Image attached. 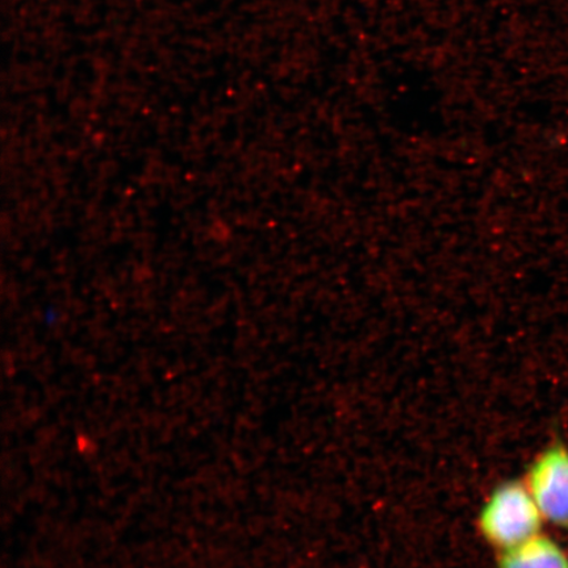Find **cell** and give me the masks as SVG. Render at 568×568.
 I'll use <instances>...</instances> for the list:
<instances>
[{
	"label": "cell",
	"mask_w": 568,
	"mask_h": 568,
	"mask_svg": "<svg viewBox=\"0 0 568 568\" xmlns=\"http://www.w3.org/2000/svg\"><path fill=\"white\" fill-rule=\"evenodd\" d=\"M541 510L520 479L499 483L483 501L477 528L497 552L506 551L542 532Z\"/></svg>",
	"instance_id": "obj_1"
},
{
	"label": "cell",
	"mask_w": 568,
	"mask_h": 568,
	"mask_svg": "<svg viewBox=\"0 0 568 568\" xmlns=\"http://www.w3.org/2000/svg\"><path fill=\"white\" fill-rule=\"evenodd\" d=\"M545 523L568 530V446L554 442L530 462L524 478Z\"/></svg>",
	"instance_id": "obj_2"
},
{
	"label": "cell",
	"mask_w": 568,
	"mask_h": 568,
	"mask_svg": "<svg viewBox=\"0 0 568 568\" xmlns=\"http://www.w3.org/2000/svg\"><path fill=\"white\" fill-rule=\"evenodd\" d=\"M496 568H568V552L556 539L539 532L516 548L497 552Z\"/></svg>",
	"instance_id": "obj_3"
}]
</instances>
